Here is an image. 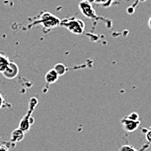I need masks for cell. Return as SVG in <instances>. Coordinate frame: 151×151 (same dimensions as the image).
Masks as SVG:
<instances>
[{"mask_svg": "<svg viewBox=\"0 0 151 151\" xmlns=\"http://www.w3.org/2000/svg\"><path fill=\"white\" fill-rule=\"evenodd\" d=\"M37 104V99L36 98H31L30 101V109H29V111L27 113V115L21 120L20 123H19V129H21L23 131L27 132L30 128V125L33 123L34 119L32 117H30V114L32 113L35 106Z\"/></svg>", "mask_w": 151, "mask_h": 151, "instance_id": "cell-1", "label": "cell"}, {"mask_svg": "<svg viewBox=\"0 0 151 151\" xmlns=\"http://www.w3.org/2000/svg\"><path fill=\"white\" fill-rule=\"evenodd\" d=\"M149 129H150V130H151V126H150V128H149Z\"/></svg>", "mask_w": 151, "mask_h": 151, "instance_id": "cell-17", "label": "cell"}, {"mask_svg": "<svg viewBox=\"0 0 151 151\" xmlns=\"http://www.w3.org/2000/svg\"><path fill=\"white\" fill-rule=\"evenodd\" d=\"M145 137H146V140L151 143V130L149 129L145 131Z\"/></svg>", "mask_w": 151, "mask_h": 151, "instance_id": "cell-12", "label": "cell"}, {"mask_svg": "<svg viewBox=\"0 0 151 151\" xmlns=\"http://www.w3.org/2000/svg\"><path fill=\"white\" fill-rule=\"evenodd\" d=\"M119 151H138L136 150V149H135L134 147L130 146V145H122Z\"/></svg>", "mask_w": 151, "mask_h": 151, "instance_id": "cell-10", "label": "cell"}, {"mask_svg": "<svg viewBox=\"0 0 151 151\" xmlns=\"http://www.w3.org/2000/svg\"><path fill=\"white\" fill-rule=\"evenodd\" d=\"M42 17L47 19V21H43V24H45V27L51 28V27H54V26L59 24V20L55 16L51 15L50 13H45V14H43Z\"/></svg>", "mask_w": 151, "mask_h": 151, "instance_id": "cell-6", "label": "cell"}, {"mask_svg": "<svg viewBox=\"0 0 151 151\" xmlns=\"http://www.w3.org/2000/svg\"><path fill=\"white\" fill-rule=\"evenodd\" d=\"M0 151H8V150L5 147H3L2 146V147H0Z\"/></svg>", "mask_w": 151, "mask_h": 151, "instance_id": "cell-15", "label": "cell"}, {"mask_svg": "<svg viewBox=\"0 0 151 151\" xmlns=\"http://www.w3.org/2000/svg\"><path fill=\"white\" fill-rule=\"evenodd\" d=\"M127 118L129 119H131V120H134V121H139V115L136 113V112H133V113H130L128 116H126Z\"/></svg>", "mask_w": 151, "mask_h": 151, "instance_id": "cell-11", "label": "cell"}, {"mask_svg": "<svg viewBox=\"0 0 151 151\" xmlns=\"http://www.w3.org/2000/svg\"><path fill=\"white\" fill-rule=\"evenodd\" d=\"M107 1H109V0H96V2L97 4H104Z\"/></svg>", "mask_w": 151, "mask_h": 151, "instance_id": "cell-14", "label": "cell"}, {"mask_svg": "<svg viewBox=\"0 0 151 151\" xmlns=\"http://www.w3.org/2000/svg\"><path fill=\"white\" fill-rule=\"evenodd\" d=\"M79 7L81 9V12H83V15H85L89 18L95 17V12L93 10V8L91 7V4L88 1H82L79 4Z\"/></svg>", "mask_w": 151, "mask_h": 151, "instance_id": "cell-5", "label": "cell"}, {"mask_svg": "<svg viewBox=\"0 0 151 151\" xmlns=\"http://www.w3.org/2000/svg\"><path fill=\"white\" fill-rule=\"evenodd\" d=\"M66 26L69 30L75 34H81V33H83V31L84 30L83 22L80 19L73 20V21L68 23V24Z\"/></svg>", "mask_w": 151, "mask_h": 151, "instance_id": "cell-3", "label": "cell"}, {"mask_svg": "<svg viewBox=\"0 0 151 151\" xmlns=\"http://www.w3.org/2000/svg\"><path fill=\"white\" fill-rule=\"evenodd\" d=\"M24 131H23L21 129H14L12 133V136H11V141L13 142H21L24 138Z\"/></svg>", "mask_w": 151, "mask_h": 151, "instance_id": "cell-7", "label": "cell"}, {"mask_svg": "<svg viewBox=\"0 0 151 151\" xmlns=\"http://www.w3.org/2000/svg\"><path fill=\"white\" fill-rule=\"evenodd\" d=\"M148 24H149V26H150V28L151 29V17L149 18V22H148Z\"/></svg>", "mask_w": 151, "mask_h": 151, "instance_id": "cell-16", "label": "cell"}, {"mask_svg": "<svg viewBox=\"0 0 151 151\" xmlns=\"http://www.w3.org/2000/svg\"><path fill=\"white\" fill-rule=\"evenodd\" d=\"M140 125V121H134L127 117L122 120V126L126 132H134L138 129Z\"/></svg>", "mask_w": 151, "mask_h": 151, "instance_id": "cell-2", "label": "cell"}, {"mask_svg": "<svg viewBox=\"0 0 151 151\" xmlns=\"http://www.w3.org/2000/svg\"><path fill=\"white\" fill-rule=\"evenodd\" d=\"M9 63H10V61L8 59V58L0 54V72L3 73L4 70L8 67Z\"/></svg>", "mask_w": 151, "mask_h": 151, "instance_id": "cell-9", "label": "cell"}, {"mask_svg": "<svg viewBox=\"0 0 151 151\" xmlns=\"http://www.w3.org/2000/svg\"><path fill=\"white\" fill-rule=\"evenodd\" d=\"M58 76L59 74L57 72V70L55 69H52L47 72V74L45 75V81L48 83H53L58 81Z\"/></svg>", "mask_w": 151, "mask_h": 151, "instance_id": "cell-8", "label": "cell"}, {"mask_svg": "<svg viewBox=\"0 0 151 151\" xmlns=\"http://www.w3.org/2000/svg\"><path fill=\"white\" fill-rule=\"evenodd\" d=\"M3 74L8 79L15 78L16 76L18 75V67H17V65L16 63H11L10 62L8 67L4 70Z\"/></svg>", "mask_w": 151, "mask_h": 151, "instance_id": "cell-4", "label": "cell"}, {"mask_svg": "<svg viewBox=\"0 0 151 151\" xmlns=\"http://www.w3.org/2000/svg\"><path fill=\"white\" fill-rule=\"evenodd\" d=\"M3 104H4V98H3L2 95L0 94V109L2 108V106H3Z\"/></svg>", "mask_w": 151, "mask_h": 151, "instance_id": "cell-13", "label": "cell"}]
</instances>
